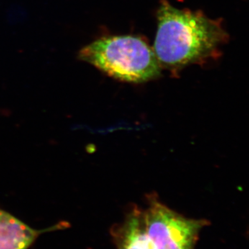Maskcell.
Returning a JSON list of instances; mask_svg holds the SVG:
<instances>
[{
  "instance_id": "obj_1",
  "label": "cell",
  "mask_w": 249,
  "mask_h": 249,
  "mask_svg": "<svg viewBox=\"0 0 249 249\" xmlns=\"http://www.w3.org/2000/svg\"><path fill=\"white\" fill-rule=\"evenodd\" d=\"M157 19L154 52L160 67L174 72L217 58L220 47L229 40L221 21L200 11L177 9L168 0L160 1Z\"/></svg>"
},
{
  "instance_id": "obj_2",
  "label": "cell",
  "mask_w": 249,
  "mask_h": 249,
  "mask_svg": "<svg viewBox=\"0 0 249 249\" xmlns=\"http://www.w3.org/2000/svg\"><path fill=\"white\" fill-rule=\"evenodd\" d=\"M78 57L108 76L128 83H145L160 74L155 52L137 36L102 37L81 49Z\"/></svg>"
},
{
  "instance_id": "obj_3",
  "label": "cell",
  "mask_w": 249,
  "mask_h": 249,
  "mask_svg": "<svg viewBox=\"0 0 249 249\" xmlns=\"http://www.w3.org/2000/svg\"><path fill=\"white\" fill-rule=\"evenodd\" d=\"M142 224L152 249H195L205 219L184 217L162 204L155 195L142 209Z\"/></svg>"
},
{
  "instance_id": "obj_4",
  "label": "cell",
  "mask_w": 249,
  "mask_h": 249,
  "mask_svg": "<svg viewBox=\"0 0 249 249\" xmlns=\"http://www.w3.org/2000/svg\"><path fill=\"white\" fill-rule=\"evenodd\" d=\"M67 227V224L36 230L14 215L0 209V249H28L45 232L53 231Z\"/></svg>"
},
{
  "instance_id": "obj_5",
  "label": "cell",
  "mask_w": 249,
  "mask_h": 249,
  "mask_svg": "<svg viewBox=\"0 0 249 249\" xmlns=\"http://www.w3.org/2000/svg\"><path fill=\"white\" fill-rule=\"evenodd\" d=\"M118 249H152L142 224V209L134 206L122 224L111 229Z\"/></svg>"
}]
</instances>
